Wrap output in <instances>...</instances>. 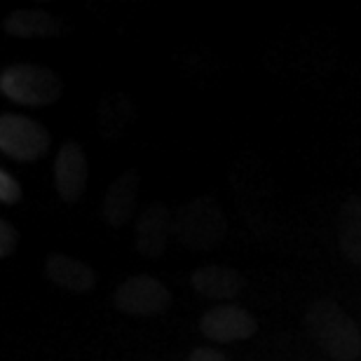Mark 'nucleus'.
<instances>
[{
    "mask_svg": "<svg viewBox=\"0 0 361 361\" xmlns=\"http://www.w3.org/2000/svg\"><path fill=\"white\" fill-rule=\"evenodd\" d=\"M176 221V237L183 247L190 251H212L226 240L228 233V219L223 214L221 204L212 197H195L185 202L174 214Z\"/></svg>",
    "mask_w": 361,
    "mask_h": 361,
    "instance_id": "obj_2",
    "label": "nucleus"
},
{
    "mask_svg": "<svg viewBox=\"0 0 361 361\" xmlns=\"http://www.w3.org/2000/svg\"><path fill=\"white\" fill-rule=\"evenodd\" d=\"M136 192H139V171L127 169L113 180L104 195V221L111 228H125L134 219L136 212Z\"/></svg>",
    "mask_w": 361,
    "mask_h": 361,
    "instance_id": "obj_9",
    "label": "nucleus"
},
{
    "mask_svg": "<svg viewBox=\"0 0 361 361\" xmlns=\"http://www.w3.org/2000/svg\"><path fill=\"white\" fill-rule=\"evenodd\" d=\"M113 302L122 314L153 317L162 314L171 305V291L150 274H134L118 286Z\"/></svg>",
    "mask_w": 361,
    "mask_h": 361,
    "instance_id": "obj_5",
    "label": "nucleus"
},
{
    "mask_svg": "<svg viewBox=\"0 0 361 361\" xmlns=\"http://www.w3.org/2000/svg\"><path fill=\"white\" fill-rule=\"evenodd\" d=\"M258 324L254 314L247 307L235 305V302H223L202 314L200 331L207 341L216 345H228L237 341H247L256 334Z\"/></svg>",
    "mask_w": 361,
    "mask_h": 361,
    "instance_id": "obj_6",
    "label": "nucleus"
},
{
    "mask_svg": "<svg viewBox=\"0 0 361 361\" xmlns=\"http://www.w3.org/2000/svg\"><path fill=\"white\" fill-rule=\"evenodd\" d=\"M90 178V164L85 150L75 141H66L54 160V188L63 202H78L82 197Z\"/></svg>",
    "mask_w": 361,
    "mask_h": 361,
    "instance_id": "obj_8",
    "label": "nucleus"
},
{
    "mask_svg": "<svg viewBox=\"0 0 361 361\" xmlns=\"http://www.w3.org/2000/svg\"><path fill=\"white\" fill-rule=\"evenodd\" d=\"M188 361H230V359L216 348H195Z\"/></svg>",
    "mask_w": 361,
    "mask_h": 361,
    "instance_id": "obj_16",
    "label": "nucleus"
},
{
    "mask_svg": "<svg viewBox=\"0 0 361 361\" xmlns=\"http://www.w3.org/2000/svg\"><path fill=\"white\" fill-rule=\"evenodd\" d=\"M176 237V221L167 204L153 202L136 221V249L146 258H160Z\"/></svg>",
    "mask_w": 361,
    "mask_h": 361,
    "instance_id": "obj_7",
    "label": "nucleus"
},
{
    "mask_svg": "<svg viewBox=\"0 0 361 361\" xmlns=\"http://www.w3.org/2000/svg\"><path fill=\"white\" fill-rule=\"evenodd\" d=\"M312 341L336 361H355L361 355V334L355 319L334 300H314L305 314Z\"/></svg>",
    "mask_w": 361,
    "mask_h": 361,
    "instance_id": "obj_1",
    "label": "nucleus"
},
{
    "mask_svg": "<svg viewBox=\"0 0 361 361\" xmlns=\"http://www.w3.org/2000/svg\"><path fill=\"white\" fill-rule=\"evenodd\" d=\"M45 274L54 286L66 293H90L97 284V272L92 265L78 261L68 254H49L45 261Z\"/></svg>",
    "mask_w": 361,
    "mask_h": 361,
    "instance_id": "obj_11",
    "label": "nucleus"
},
{
    "mask_svg": "<svg viewBox=\"0 0 361 361\" xmlns=\"http://www.w3.org/2000/svg\"><path fill=\"white\" fill-rule=\"evenodd\" d=\"M192 291L207 300H219L221 305L228 300H235L240 295L244 281L242 274L228 268V265H202L190 277Z\"/></svg>",
    "mask_w": 361,
    "mask_h": 361,
    "instance_id": "obj_10",
    "label": "nucleus"
},
{
    "mask_svg": "<svg viewBox=\"0 0 361 361\" xmlns=\"http://www.w3.org/2000/svg\"><path fill=\"white\" fill-rule=\"evenodd\" d=\"M17 228L12 226L10 221H0V258H7L14 254V249H17Z\"/></svg>",
    "mask_w": 361,
    "mask_h": 361,
    "instance_id": "obj_15",
    "label": "nucleus"
},
{
    "mask_svg": "<svg viewBox=\"0 0 361 361\" xmlns=\"http://www.w3.org/2000/svg\"><path fill=\"white\" fill-rule=\"evenodd\" d=\"M21 197V185L10 171L3 169L0 171V202L3 204H17Z\"/></svg>",
    "mask_w": 361,
    "mask_h": 361,
    "instance_id": "obj_14",
    "label": "nucleus"
},
{
    "mask_svg": "<svg viewBox=\"0 0 361 361\" xmlns=\"http://www.w3.org/2000/svg\"><path fill=\"white\" fill-rule=\"evenodd\" d=\"M61 78L40 63H12L0 73V92L21 106H49L61 97Z\"/></svg>",
    "mask_w": 361,
    "mask_h": 361,
    "instance_id": "obj_3",
    "label": "nucleus"
},
{
    "mask_svg": "<svg viewBox=\"0 0 361 361\" xmlns=\"http://www.w3.org/2000/svg\"><path fill=\"white\" fill-rule=\"evenodd\" d=\"M49 132L38 120L19 113H5L0 118V150L10 160L35 162L47 153Z\"/></svg>",
    "mask_w": 361,
    "mask_h": 361,
    "instance_id": "obj_4",
    "label": "nucleus"
},
{
    "mask_svg": "<svg viewBox=\"0 0 361 361\" xmlns=\"http://www.w3.org/2000/svg\"><path fill=\"white\" fill-rule=\"evenodd\" d=\"M338 244L348 261L361 268V197H350L338 214Z\"/></svg>",
    "mask_w": 361,
    "mask_h": 361,
    "instance_id": "obj_13",
    "label": "nucleus"
},
{
    "mask_svg": "<svg viewBox=\"0 0 361 361\" xmlns=\"http://www.w3.org/2000/svg\"><path fill=\"white\" fill-rule=\"evenodd\" d=\"M5 31L14 38H61L66 24L45 10H17L3 21Z\"/></svg>",
    "mask_w": 361,
    "mask_h": 361,
    "instance_id": "obj_12",
    "label": "nucleus"
}]
</instances>
